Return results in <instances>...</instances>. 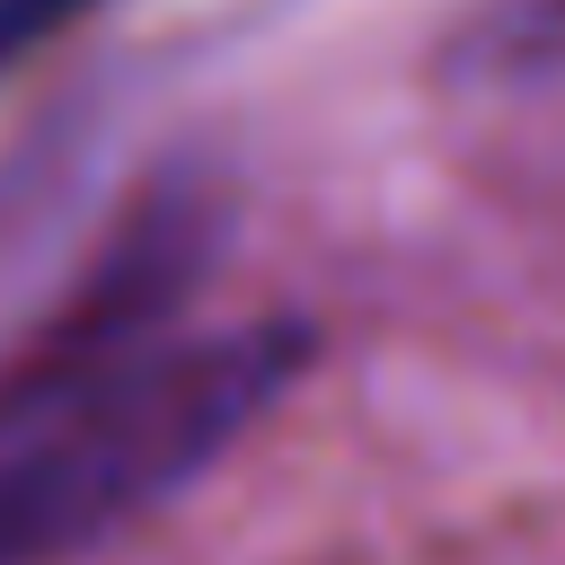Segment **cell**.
<instances>
[{
  "label": "cell",
  "instance_id": "cell-1",
  "mask_svg": "<svg viewBox=\"0 0 565 565\" xmlns=\"http://www.w3.org/2000/svg\"><path fill=\"white\" fill-rule=\"evenodd\" d=\"M309 327H44L0 371V565H71L221 468L300 380Z\"/></svg>",
  "mask_w": 565,
  "mask_h": 565
},
{
  "label": "cell",
  "instance_id": "cell-2",
  "mask_svg": "<svg viewBox=\"0 0 565 565\" xmlns=\"http://www.w3.org/2000/svg\"><path fill=\"white\" fill-rule=\"evenodd\" d=\"M88 9H106V0H0V71L26 62L44 35H62V26L88 18Z\"/></svg>",
  "mask_w": 565,
  "mask_h": 565
}]
</instances>
